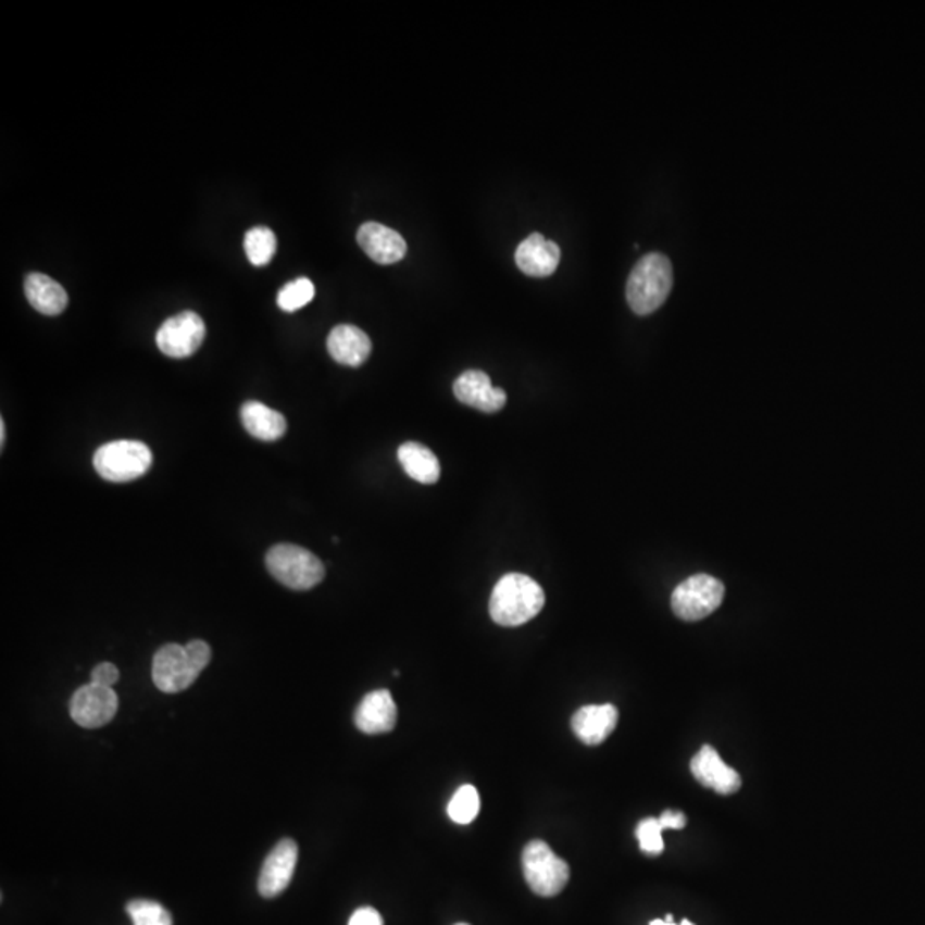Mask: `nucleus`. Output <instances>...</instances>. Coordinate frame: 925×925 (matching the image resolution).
<instances>
[{
    "mask_svg": "<svg viewBox=\"0 0 925 925\" xmlns=\"http://www.w3.org/2000/svg\"><path fill=\"white\" fill-rule=\"evenodd\" d=\"M546 605L541 586L526 574L510 573L493 586L489 611L493 623L504 627L523 626Z\"/></svg>",
    "mask_w": 925,
    "mask_h": 925,
    "instance_id": "f257e3e1",
    "label": "nucleus"
},
{
    "mask_svg": "<svg viewBox=\"0 0 925 925\" xmlns=\"http://www.w3.org/2000/svg\"><path fill=\"white\" fill-rule=\"evenodd\" d=\"M674 285L671 259L660 252L642 255L626 285L629 308L638 315L653 314L667 300Z\"/></svg>",
    "mask_w": 925,
    "mask_h": 925,
    "instance_id": "f03ea898",
    "label": "nucleus"
},
{
    "mask_svg": "<svg viewBox=\"0 0 925 925\" xmlns=\"http://www.w3.org/2000/svg\"><path fill=\"white\" fill-rule=\"evenodd\" d=\"M266 567L276 582L297 591L311 590L326 576L321 559L293 543L271 547L266 554Z\"/></svg>",
    "mask_w": 925,
    "mask_h": 925,
    "instance_id": "7ed1b4c3",
    "label": "nucleus"
},
{
    "mask_svg": "<svg viewBox=\"0 0 925 925\" xmlns=\"http://www.w3.org/2000/svg\"><path fill=\"white\" fill-rule=\"evenodd\" d=\"M522 865L529 889L538 897H555L570 882V865L546 841H529L523 850Z\"/></svg>",
    "mask_w": 925,
    "mask_h": 925,
    "instance_id": "20e7f679",
    "label": "nucleus"
},
{
    "mask_svg": "<svg viewBox=\"0 0 925 925\" xmlns=\"http://www.w3.org/2000/svg\"><path fill=\"white\" fill-rule=\"evenodd\" d=\"M153 463L150 448L139 441H114L101 446L95 453L93 465L98 475L109 482L136 480Z\"/></svg>",
    "mask_w": 925,
    "mask_h": 925,
    "instance_id": "39448f33",
    "label": "nucleus"
},
{
    "mask_svg": "<svg viewBox=\"0 0 925 925\" xmlns=\"http://www.w3.org/2000/svg\"><path fill=\"white\" fill-rule=\"evenodd\" d=\"M725 586L710 574H695L672 593V611L677 617L696 623L712 615L722 605Z\"/></svg>",
    "mask_w": 925,
    "mask_h": 925,
    "instance_id": "423d86ee",
    "label": "nucleus"
},
{
    "mask_svg": "<svg viewBox=\"0 0 925 925\" xmlns=\"http://www.w3.org/2000/svg\"><path fill=\"white\" fill-rule=\"evenodd\" d=\"M201 668L192 662L186 647L180 645H165L154 653L153 659V683L160 691L166 695L186 691L192 686L201 674Z\"/></svg>",
    "mask_w": 925,
    "mask_h": 925,
    "instance_id": "0eeeda50",
    "label": "nucleus"
},
{
    "mask_svg": "<svg viewBox=\"0 0 925 925\" xmlns=\"http://www.w3.org/2000/svg\"><path fill=\"white\" fill-rule=\"evenodd\" d=\"M207 336V326L195 311H184L166 320L157 333V345L172 359L195 355Z\"/></svg>",
    "mask_w": 925,
    "mask_h": 925,
    "instance_id": "6e6552de",
    "label": "nucleus"
},
{
    "mask_svg": "<svg viewBox=\"0 0 925 925\" xmlns=\"http://www.w3.org/2000/svg\"><path fill=\"white\" fill-rule=\"evenodd\" d=\"M118 698L112 687L89 683L79 687L71 698V718L83 728H100L114 720Z\"/></svg>",
    "mask_w": 925,
    "mask_h": 925,
    "instance_id": "1a4fd4ad",
    "label": "nucleus"
},
{
    "mask_svg": "<svg viewBox=\"0 0 925 925\" xmlns=\"http://www.w3.org/2000/svg\"><path fill=\"white\" fill-rule=\"evenodd\" d=\"M297 861H299V845L291 838L278 841L275 849L271 850L270 855L266 857L259 874V895L263 898H275L284 893L296 873Z\"/></svg>",
    "mask_w": 925,
    "mask_h": 925,
    "instance_id": "9d476101",
    "label": "nucleus"
},
{
    "mask_svg": "<svg viewBox=\"0 0 925 925\" xmlns=\"http://www.w3.org/2000/svg\"><path fill=\"white\" fill-rule=\"evenodd\" d=\"M691 773L703 787L712 788L720 796H730L739 790L742 780L739 773L720 758L712 746H703L691 761Z\"/></svg>",
    "mask_w": 925,
    "mask_h": 925,
    "instance_id": "9b49d317",
    "label": "nucleus"
},
{
    "mask_svg": "<svg viewBox=\"0 0 925 925\" xmlns=\"http://www.w3.org/2000/svg\"><path fill=\"white\" fill-rule=\"evenodd\" d=\"M357 242L374 263L383 266L398 263L409 251L407 240L397 230L376 222L364 223L359 228Z\"/></svg>",
    "mask_w": 925,
    "mask_h": 925,
    "instance_id": "f8f14e48",
    "label": "nucleus"
},
{
    "mask_svg": "<svg viewBox=\"0 0 925 925\" xmlns=\"http://www.w3.org/2000/svg\"><path fill=\"white\" fill-rule=\"evenodd\" d=\"M458 401L480 410L484 413H496L504 409V389L493 388L490 377L482 371H466L458 377L453 386Z\"/></svg>",
    "mask_w": 925,
    "mask_h": 925,
    "instance_id": "ddd939ff",
    "label": "nucleus"
},
{
    "mask_svg": "<svg viewBox=\"0 0 925 925\" xmlns=\"http://www.w3.org/2000/svg\"><path fill=\"white\" fill-rule=\"evenodd\" d=\"M353 718L357 728L368 736L391 732L398 720L397 703L391 692L388 689L368 692L357 707Z\"/></svg>",
    "mask_w": 925,
    "mask_h": 925,
    "instance_id": "4468645a",
    "label": "nucleus"
},
{
    "mask_svg": "<svg viewBox=\"0 0 925 925\" xmlns=\"http://www.w3.org/2000/svg\"><path fill=\"white\" fill-rule=\"evenodd\" d=\"M514 261L525 275L546 278L558 270L561 247L541 234H532L517 246Z\"/></svg>",
    "mask_w": 925,
    "mask_h": 925,
    "instance_id": "2eb2a0df",
    "label": "nucleus"
},
{
    "mask_svg": "<svg viewBox=\"0 0 925 925\" xmlns=\"http://www.w3.org/2000/svg\"><path fill=\"white\" fill-rule=\"evenodd\" d=\"M618 712L614 704H590L574 713L573 730L586 746H598L617 727Z\"/></svg>",
    "mask_w": 925,
    "mask_h": 925,
    "instance_id": "dca6fc26",
    "label": "nucleus"
},
{
    "mask_svg": "<svg viewBox=\"0 0 925 925\" xmlns=\"http://www.w3.org/2000/svg\"><path fill=\"white\" fill-rule=\"evenodd\" d=\"M328 352L338 364L359 367L372 352V341L353 324H340L328 336Z\"/></svg>",
    "mask_w": 925,
    "mask_h": 925,
    "instance_id": "f3484780",
    "label": "nucleus"
},
{
    "mask_svg": "<svg viewBox=\"0 0 925 925\" xmlns=\"http://www.w3.org/2000/svg\"><path fill=\"white\" fill-rule=\"evenodd\" d=\"M240 418L247 433L259 441H278L287 433L285 416L259 401L243 403Z\"/></svg>",
    "mask_w": 925,
    "mask_h": 925,
    "instance_id": "a211bd4d",
    "label": "nucleus"
},
{
    "mask_svg": "<svg viewBox=\"0 0 925 925\" xmlns=\"http://www.w3.org/2000/svg\"><path fill=\"white\" fill-rule=\"evenodd\" d=\"M25 293L32 308L45 315L62 314L70 302L64 287L41 273H29L26 276Z\"/></svg>",
    "mask_w": 925,
    "mask_h": 925,
    "instance_id": "6ab92c4d",
    "label": "nucleus"
},
{
    "mask_svg": "<svg viewBox=\"0 0 925 925\" xmlns=\"http://www.w3.org/2000/svg\"><path fill=\"white\" fill-rule=\"evenodd\" d=\"M398 460L404 473L421 484L433 485L441 477V463L427 446L404 442L398 449Z\"/></svg>",
    "mask_w": 925,
    "mask_h": 925,
    "instance_id": "aec40b11",
    "label": "nucleus"
},
{
    "mask_svg": "<svg viewBox=\"0 0 925 925\" xmlns=\"http://www.w3.org/2000/svg\"><path fill=\"white\" fill-rule=\"evenodd\" d=\"M276 247H278L276 235L267 227L251 228L243 239L247 259L258 267L271 263V259L276 254Z\"/></svg>",
    "mask_w": 925,
    "mask_h": 925,
    "instance_id": "412c9836",
    "label": "nucleus"
},
{
    "mask_svg": "<svg viewBox=\"0 0 925 925\" xmlns=\"http://www.w3.org/2000/svg\"><path fill=\"white\" fill-rule=\"evenodd\" d=\"M478 811H480V797L473 785H463L458 788L448 805L449 817L457 825H470L478 816Z\"/></svg>",
    "mask_w": 925,
    "mask_h": 925,
    "instance_id": "4be33fe9",
    "label": "nucleus"
},
{
    "mask_svg": "<svg viewBox=\"0 0 925 925\" xmlns=\"http://www.w3.org/2000/svg\"><path fill=\"white\" fill-rule=\"evenodd\" d=\"M126 910L134 925H174L171 912L158 901L133 900Z\"/></svg>",
    "mask_w": 925,
    "mask_h": 925,
    "instance_id": "5701e85b",
    "label": "nucleus"
},
{
    "mask_svg": "<svg viewBox=\"0 0 925 925\" xmlns=\"http://www.w3.org/2000/svg\"><path fill=\"white\" fill-rule=\"evenodd\" d=\"M314 296L315 288L311 279L297 278L279 290L278 308L285 312H296L312 302Z\"/></svg>",
    "mask_w": 925,
    "mask_h": 925,
    "instance_id": "b1692460",
    "label": "nucleus"
},
{
    "mask_svg": "<svg viewBox=\"0 0 925 925\" xmlns=\"http://www.w3.org/2000/svg\"><path fill=\"white\" fill-rule=\"evenodd\" d=\"M663 828L657 817H647L636 828V838L642 852L650 857L660 855L663 852Z\"/></svg>",
    "mask_w": 925,
    "mask_h": 925,
    "instance_id": "393cba45",
    "label": "nucleus"
},
{
    "mask_svg": "<svg viewBox=\"0 0 925 925\" xmlns=\"http://www.w3.org/2000/svg\"><path fill=\"white\" fill-rule=\"evenodd\" d=\"M118 677H121V674H118V668L115 667L114 663H98L91 672V683L97 684V686L112 687L117 683Z\"/></svg>",
    "mask_w": 925,
    "mask_h": 925,
    "instance_id": "a878e982",
    "label": "nucleus"
},
{
    "mask_svg": "<svg viewBox=\"0 0 925 925\" xmlns=\"http://www.w3.org/2000/svg\"><path fill=\"white\" fill-rule=\"evenodd\" d=\"M187 653H189L192 662L198 665L201 671L208 667V663L211 660V648L208 642L201 641V639H192V641L187 642L186 645Z\"/></svg>",
    "mask_w": 925,
    "mask_h": 925,
    "instance_id": "bb28decb",
    "label": "nucleus"
},
{
    "mask_svg": "<svg viewBox=\"0 0 925 925\" xmlns=\"http://www.w3.org/2000/svg\"><path fill=\"white\" fill-rule=\"evenodd\" d=\"M348 925H385V922H383V917L376 909L362 907V909L355 910Z\"/></svg>",
    "mask_w": 925,
    "mask_h": 925,
    "instance_id": "cd10ccee",
    "label": "nucleus"
},
{
    "mask_svg": "<svg viewBox=\"0 0 925 925\" xmlns=\"http://www.w3.org/2000/svg\"><path fill=\"white\" fill-rule=\"evenodd\" d=\"M659 821L663 829H683L687 825L686 814L679 811H671V809L662 812Z\"/></svg>",
    "mask_w": 925,
    "mask_h": 925,
    "instance_id": "c85d7f7f",
    "label": "nucleus"
},
{
    "mask_svg": "<svg viewBox=\"0 0 925 925\" xmlns=\"http://www.w3.org/2000/svg\"><path fill=\"white\" fill-rule=\"evenodd\" d=\"M0 445H5V424L4 421L0 422Z\"/></svg>",
    "mask_w": 925,
    "mask_h": 925,
    "instance_id": "c756f323",
    "label": "nucleus"
},
{
    "mask_svg": "<svg viewBox=\"0 0 925 925\" xmlns=\"http://www.w3.org/2000/svg\"><path fill=\"white\" fill-rule=\"evenodd\" d=\"M665 922H667V921H665ZM667 925H677V924H675V922H667ZM679 925H692V924H691V922L686 921V918H684V921L680 922Z\"/></svg>",
    "mask_w": 925,
    "mask_h": 925,
    "instance_id": "7c9ffc66",
    "label": "nucleus"
},
{
    "mask_svg": "<svg viewBox=\"0 0 925 925\" xmlns=\"http://www.w3.org/2000/svg\"><path fill=\"white\" fill-rule=\"evenodd\" d=\"M650 925H667V922L660 921V918H657V921H651Z\"/></svg>",
    "mask_w": 925,
    "mask_h": 925,
    "instance_id": "2f4dec72",
    "label": "nucleus"
},
{
    "mask_svg": "<svg viewBox=\"0 0 925 925\" xmlns=\"http://www.w3.org/2000/svg\"><path fill=\"white\" fill-rule=\"evenodd\" d=\"M457 925H468V924H457Z\"/></svg>",
    "mask_w": 925,
    "mask_h": 925,
    "instance_id": "473e14b6",
    "label": "nucleus"
}]
</instances>
